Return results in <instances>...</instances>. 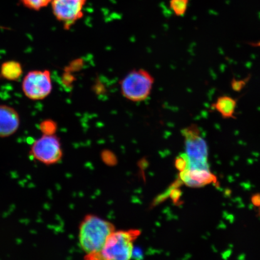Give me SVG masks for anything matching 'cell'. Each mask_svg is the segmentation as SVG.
<instances>
[{
  "instance_id": "obj_14",
  "label": "cell",
  "mask_w": 260,
  "mask_h": 260,
  "mask_svg": "<svg viewBox=\"0 0 260 260\" xmlns=\"http://www.w3.org/2000/svg\"><path fill=\"white\" fill-rule=\"evenodd\" d=\"M58 128L57 123L52 120H45L39 125V130L44 135H56Z\"/></svg>"
},
{
  "instance_id": "obj_7",
  "label": "cell",
  "mask_w": 260,
  "mask_h": 260,
  "mask_svg": "<svg viewBox=\"0 0 260 260\" xmlns=\"http://www.w3.org/2000/svg\"><path fill=\"white\" fill-rule=\"evenodd\" d=\"M87 0H53L51 9L57 20L66 31L83 18Z\"/></svg>"
},
{
  "instance_id": "obj_1",
  "label": "cell",
  "mask_w": 260,
  "mask_h": 260,
  "mask_svg": "<svg viewBox=\"0 0 260 260\" xmlns=\"http://www.w3.org/2000/svg\"><path fill=\"white\" fill-rule=\"evenodd\" d=\"M115 231V225L102 218L93 214L84 217L79 226L78 240L86 257L100 252Z\"/></svg>"
},
{
  "instance_id": "obj_13",
  "label": "cell",
  "mask_w": 260,
  "mask_h": 260,
  "mask_svg": "<svg viewBox=\"0 0 260 260\" xmlns=\"http://www.w3.org/2000/svg\"><path fill=\"white\" fill-rule=\"evenodd\" d=\"M53 0H20L22 4L27 9L39 11L51 4Z\"/></svg>"
},
{
  "instance_id": "obj_17",
  "label": "cell",
  "mask_w": 260,
  "mask_h": 260,
  "mask_svg": "<svg viewBox=\"0 0 260 260\" xmlns=\"http://www.w3.org/2000/svg\"><path fill=\"white\" fill-rule=\"evenodd\" d=\"M255 46H257L260 47V42L258 43H256V44H255Z\"/></svg>"
},
{
  "instance_id": "obj_6",
  "label": "cell",
  "mask_w": 260,
  "mask_h": 260,
  "mask_svg": "<svg viewBox=\"0 0 260 260\" xmlns=\"http://www.w3.org/2000/svg\"><path fill=\"white\" fill-rule=\"evenodd\" d=\"M22 89L25 96L30 100H43L48 97L53 89L50 71L29 72L22 81Z\"/></svg>"
},
{
  "instance_id": "obj_10",
  "label": "cell",
  "mask_w": 260,
  "mask_h": 260,
  "mask_svg": "<svg viewBox=\"0 0 260 260\" xmlns=\"http://www.w3.org/2000/svg\"><path fill=\"white\" fill-rule=\"evenodd\" d=\"M237 106L236 99L229 95L219 96L212 104L213 110L216 111L224 119L236 118L235 114Z\"/></svg>"
},
{
  "instance_id": "obj_15",
  "label": "cell",
  "mask_w": 260,
  "mask_h": 260,
  "mask_svg": "<svg viewBox=\"0 0 260 260\" xmlns=\"http://www.w3.org/2000/svg\"><path fill=\"white\" fill-rule=\"evenodd\" d=\"M250 77L242 79V80H236L233 79L231 81V88L234 91L240 92L246 86L248 82Z\"/></svg>"
},
{
  "instance_id": "obj_3",
  "label": "cell",
  "mask_w": 260,
  "mask_h": 260,
  "mask_svg": "<svg viewBox=\"0 0 260 260\" xmlns=\"http://www.w3.org/2000/svg\"><path fill=\"white\" fill-rule=\"evenodd\" d=\"M154 83L152 74L146 69H133L121 80V93L131 102H143L150 97Z\"/></svg>"
},
{
  "instance_id": "obj_4",
  "label": "cell",
  "mask_w": 260,
  "mask_h": 260,
  "mask_svg": "<svg viewBox=\"0 0 260 260\" xmlns=\"http://www.w3.org/2000/svg\"><path fill=\"white\" fill-rule=\"evenodd\" d=\"M188 158L187 169H207V145L198 125L192 124L182 130Z\"/></svg>"
},
{
  "instance_id": "obj_11",
  "label": "cell",
  "mask_w": 260,
  "mask_h": 260,
  "mask_svg": "<svg viewBox=\"0 0 260 260\" xmlns=\"http://www.w3.org/2000/svg\"><path fill=\"white\" fill-rule=\"evenodd\" d=\"M23 69L21 64L15 61H9L0 67V76L9 81H17L21 77Z\"/></svg>"
},
{
  "instance_id": "obj_16",
  "label": "cell",
  "mask_w": 260,
  "mask_h": 260,
  "mask_svg": "<svg viewBox=\"0 0 260 260\" xmlns=\"http://www.w3.org/2000/svg\"><path fill=\"white\" fill-rule=\"evenodd\" d=\"M252 204L254 205L255 207H260V193L256 194L252 196L251 198Z\"/></svg>"
},
{
  "instance_id": "obj_12",
  "label": "cell",
  "mask_w": 260,
  "mask_h": 260,
  "mask_svg": "<svg viewBox=\"0 0 260 260\" xmlns=\"http://www.w3.org/2000/svg\"><path fill=\"white\" fill-rule=\"evenodd\" d=\"M189 1L190 0H170V8L176 16H183L186 13Z\"/></svg>"
},
{
  "instance_id": "obj_2",
  "label": "cell",
  "mask_w": 260,
  "mask_h": 260,
  "mask_svg": "<svg viewBox=\"0 0 260 260\" xmlns=\"http://www.w3.org/2000/svg\"><path fill=\"white\" fill-rule=\"evenodd\" d=\"M138 229L115 231L110 235L105 246L98 254L87 256V260H128L133 254L134 242L140 236Z\"/></svg>"
},
{
  "instance_id": "obj_18",
  "label": "cell",
  "mask_w": 260,
  "mask_h": 260,
  "mask_svg": "<svg viewBox=\"0 0 260 260\" xmlns=\"http://www.w3.org/2000/svg\"><path fill=\"white\" fill-rule=\"evenodd\" d=\"M257 216H258V217H260V207H259V214L257 215Z\"/></svg>"
},
{
  "instance_id": "obj_5",
  "label": "cell",
  "mask_w": 260,
  "mask_h": 260,
  "mask_svg": "<svg viewBox=\"0 0 260 260\" xmlns=\"http://www.w3.org/2000/svg\"><path fill=\"white\" fill-rule=\"evenodd\" d=\"M30 154L45 165L57 164L62 159L63 155L60 138L56 135H42L34 141Z\"/></svg>"
},
{
  "instance_id": "obj_9",
  "label": "cell",
  "mask_w": 260,
  "mask_h": 260,
  "mask_svg": "<svg viewBox=\"0 0 260 260\" xmlns=\"http://www.w3.org/2000/svg\"><path fill=\"white\" fill-rule=\"evenodd\" d=\"M180 178L188 187L199 188L205 185L217 184L216 176L207 169H187L180 172Z\"/></svg>"
},
{
  "instance_id": "obj_8",
  "label": "cell",
  "mask_w": 260,
  "mask_h": 260,
  "mask_svg": "<svg viewBox=\"0 0 260 260\" xmlns=\"http://www.w3.org/2000/svg\"><path fill=\"white\" fill-rule=\"evenodd\" d=\"M20 116L11 106L0 105V138L14 135L20 127Z\"/></svg>"
}]
</instances>
